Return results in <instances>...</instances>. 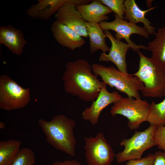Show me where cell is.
Masks as SVG:
<instances>
[{"instance_id":"cell-1","label":"cell","mask_w":165,"mask_h":165,"mask_svg":"<svg viewBox=\"0 0 165 165\" xmlns=\"http://www.w3.org/2000/svg\"><path fill=\"white\" fill-rule=\"evenodd\" d=\"M66 68L62 77L65 91L84 102L95 100L104 82L94 74L89 62L79 59L67 62Z\"/></svg>"},{"instance_id":"cell-2","label":"cell","mask_w":165,"mask_h":165,"mask_svg":"<svg viewBox=\"0 0 165 165\" xmlns=\"http://www.w3.org/2000/svg\"><path fill=\"white\" fill-rule=\"evenodd\" d=\"M38 123L48 143L57 150L75 156L76 143L74 130L76 124L74 120L59 114L50 121L40 119Z\"/></svg>"},{"instance_id":"cell-3","label":"cell","mask_w":165,"mask_h":165,"mask_svg":"<svg viewBox=\"0 0 165 165\" xmlns=\"http://www.w3.org/2000/svg\"><path fill=\"white\" fill-rule=\"evenodd\" d=\"M138 70L133 74L143 83L141 91L145 97L161 98L165 97V64L152 57H145L139 50Z\"/></svg>"},{"instance_id":"cell-4","label":"cell","mask_w":165,"mask_h":165,"mask_svg":"<svg viewBox=\"0 0 165 165\" xmlns=\"http://www.w3.org/2000/svg\"><path fill=\"white\" fill-rule=\"evenodd\" d=\"M91 66L94 74L100 76L102 81L111 87L125 93L128 97L141 98L139 91L144 84L138 77L121 72L113 66L107 67L94 64Z\"/></svg>"},{"instance_id":"cell-5","label":"cell","mask_w":165,"mask_h":165,"mask_svg":"<svg viewBox=\"0 0 165 165\" xmlns=\"http://www.w3.org/2000/svg\"><path fill=\"white\" fill-rule=\"evenodd\" d=\"M150 104L141 98L121 97L113 103L110 113L113 116L119 115L127 118V126L130 130L138 128L147 121Z\"/></svg>"},{"instance_id":"cell-6","label":"cell","mask_w":165,"mask_h":165,"mask_svg":"<svg viewBox=\"0 0 165 165\" xmlns=\"http://www.w3.org/2000/svg\"><path fill=\"white\" fill-rule=\"evenodd\" d=\"M156 127L150 125L143 131H136L130 138L123 139L120 145L124 147V150L115 154L117 162L141 158L146 150L156 145L153 139Z\"/></svg>"},{"instance_id":"cell-7","label":"cell","mask_w":165,"mask_h":165,"mask_svg":"<svg viewBox=\"0 0 165 165\" xmlns=\"http://www.w3.org/2000/svg\"><path fill=\"white\" fill-rule=\"evenodd\" d=\"M30 89L24 88L6 75L0 76V108L11 111L24 108L30 100Z\"/></svg>"},{"instance_id":"cell-8","label":"cell","mask_w":165,"mask_h":165,"mask_svg":"<svg viewBox=\"0 0 165 165\" xmlns=\"http://www.w3.org/2000/svg\"><path fill=\"white\" fill-rule=\"evenodd\" d=\"M84 140L88 165H111L115 154L103 133L99 132L95 137H85Z\"/></svg>"},{"instance_id":"cell-9","label":"cell","mask_w":165,"mask_h":165,"mask_svg":"<svg viewBox=\"0 0 165 165\" xmlns=\"http://www.w3.org/2000/svg\"><path fill=\"white\" fill-rule=\"evenodd\" d=\"M115 19L111 22L104 21L99 24L103 30H112L116 34L115 37L119 40L124 39L127 43L131 46L133 50L138 52L142 49L147 50V47L142 45H137L130 39V36L133 34H136L145 38H148L149 34L144 27L139 26L124 20L115 14Z\"/></svg>"},{"instance_id":"cell-10","label":"cell","mask_w":165,"mask_h":165,"mask_svg":"<svg viewBox=\"0 0 165 165\" xmlns=\"http://www.w3.org/2000/svg\"><path fill=\"white\" fill-rule=\"evenodd\" d=\"M92 0H69L55 14L56 20L70 28L80 36L87 38V22L82 18L75 6L79 5L87 4Z\"/></svg>"},{"instance_id":"cell-11","label":"cell","mask_w":165,"mask_h":165,"mask_svg":"<svg viewBox=\"0 0 165 165\" xmlns=\"http://www.w3.org/2000/svg\"><path fill=\"white\" fill-rule=\"evenodd\" d=\"M106 85L104 82L97 97L82 113V119L88 121L93 125L98 123L100 113L104 109L122 97L117 91L109 92L107 89Z\"/></svg>"},{"instance_id":"cell-12","label":"cell","mask_w":165,"mask_h":165,"mask_svg":"<svg viewBox=\"0 0 165 165\" xmlns=\"http://www.w3.org/2000/svg\"><path fill=\"white\" fill-rule=\"evenodd\" d=\"M104 32L106 37L110 40L111 46L108 54L102 53L101 54L99 61H111L116 65L119 70L128 73L126 56L128 49L131 48L130 46L127 43L116 38L109 30H105Z\"/></svg>"},{"instance_id":"cell-13","label":"cell","mask_w":165,"mask_h":165,"mask_svg":"<svg viewBox=\"0 0 165 165\" xmlns=\"http://www.w3.org/2000/svg\"><path fill=\"white\" fill-rule=\"evenodd\" d=\"M51 30L54 38L61 46L74 50L81 48L86 41L72 29L67 25L55 21Z\"/></svg>"},{"instance_id":"cell-14","label":"cell","mask_w":165,"mask_h":165,"mask_svg":"<svg viewBox=\"0 0 165 165\" xmlns=\"http://www.w3.org/2000/svg\"><path fill=\"white\" fill-rule=\"evenodd\" d=\"M27 43L22 31L11 24L0 27V44H3L14 54L21 55Z\"/></svg>"},{"instance_id":"cell-15","label":"cell","mask_w":165,"mask_h":165,"mask_svg":"<svg viewBox=\"0 0 165 165\" xmlns=\"http://www.w3.org/2000/svg\"><path fill=\"white\" fill-rule=\"evenodd\" d=\"M75 8L86 22L99 24L108 20L107 15L113 12L100 0H93L89 4L77 5Z\"/></svg>"},{"instance_id":"cell-16","label":"cell","mask_w":165,"mask_h":165,"mask_svg":"<svg viewBox=\"0 0 165 165\" xmlns=\"http://www.w3.org/2000/svg\"><path fill=\"white\" fill-rule=\"evenodd\" d=\"M69 0H38V2L31 6L27 10V15L31 18L47 20Z\"/></svg>"},{"instance_id":"cell-17","label":"cell","mask_w":165,"mask_h":165,"mask_svg":"<svg viewBox=\"0 0 165 165\" xmlns=\"http://www.w3.org/2000/svg\"><path fill=\"white\" fill-rule=\"evenodd\" d=\"M125 12L124 18L129 22L136 24L141 22L144 25V28L149 35L154 34L156 28L151 25V22L145 17L146 14L154 9L155 7L146 10L141 9L134 0L124 1Z\"/></svg>"},{"instance_id":"cell-18","label":"cell","mask_w":165,"mask_h":165,"mask_svg":"<svg viewBox=\"0 0 165 165\" xmlns=\"http://www.w3.org/2000/svg\"><path fill=\"white\" fill-rule=\"evenodd\" d=\"M88 37L89 38L90 49L91 53L101 50L103 53L109 52L110 49L105 42L106 37L104 31L99 24L88 22L86 24Z\"/></svg>"},{"instance_id":"cell-19","label":"cell","mask_w":165,"mask_h":165,"mask_svg":"<svg viewBox=\"0 0 165 165\" xmlns=\"http://www.w3.org/2000/svg\"><path fill=\"white\" fill-rule=\"evenodd\" d=\"M22 142L10 139L0 141V165H11L20 150Z\"/></svg>"},{"instance_id":"cell-20","label":"cell","mask_w":165,"mask_h":165,"mask_svg":"<svg viewBox=\"0 0 165 165\" xmlns=\"http://www.w3.org/2000/svg\"><path fill=\"white\" fill-rule=\"evenodd\" d=\"M154 35V39L148 42L147 50L152 52V58L165 64V28H158Z\"/></svg>"},{"instance_id":"cell-21","label":"cell","mask_w":165,"mask_h":165,"mask_svg":"<svg viewBox=\"0 0 165 165\" xmlns=\"http://www.w3.org/2000/svg\"><path fill=\"white\" fill-rule=\"evenodd\" d=\"M147 121L150 125L158 127L165 125V98L159 103L152 101L150 104Z\"/></svg>"},{"instance_id":"cell-22","label":"cell","mask_w":165,"mask_h":165,"mask_svg":"<svg viewBox=\"0 0 165 165\" xmlns=\"http://www.w3.org/2000/svg\"><path fill=\"white\" fill-rule=\"evenodd\" d=\"M35 157L31 149L24 147L20 149L11 165H34Z\"/></svg>"},{"instance_id":"cell-23","label":"cell","mask_w":165,"mask_h":165,"mask_svg":"<svg viewBox=\"0 0 165 165\" xmlns=\"http://www.w3.org/2000/svg\"><path fill=\"white\" fill-rule=\"evenodd\" d=\"M101 3L119 18L124 19L125 16V6L123 0H100Z\"/></svg>"},{"instance_id":"cell-24","label":"cell","mask_w":165,"mask_h":165,"mask_svg":"<svg viewBox=\"0 0 165 165\" xmlns=\"http://www.w3.org/2000/svg\"><path fill=\"white\" fill-rule=\"evenodd\" d=\"M153 139L158 148L165 152V125L156 127L153 134Z\"/></svg>"},{"instance_id":"cell-25","label":"cell","mask_w":165,"mask_h":165,"mask_svg":"<svg viewBox=\"0 0 165 165\" xmlns=\"http://www.w3.org/2000/svg\"><path fill=\"white\" fill-rule=\"evenodd\" d=\"M155 159L154 154L150 153L143 158L128 160L126 165H153Z\"/></svg>"},{"instance_id":"cell-26","label":"cell","mask_w":165,"mask_h":165,"mask_svg":"<svg viewBox=\"0 0 165 165\" xmlns=\"http://www.w3.org/2000/svg\"><path fill=\"white\" fill-rule=\"evenodd\" d=\"M155 159L153 165H165V152L157 151L154 154Z\"/></svg>"},{"instance_id":"cell-27","label":"cell","mask_w":165,"mask_h":165,"mask_svg":"<svg viewBox=\"0 0 165 165\" xmlns=\"http://www.w3.org/2000/svg\"><path fill=\"white\" fill-rule=\"evenodd\" d=\"M52 165H82L81 163L75 160H66L63 161L56 160Z\"/></svg>"},{"instance_id":"cell-28","label":"cell","mask_w":165,"mask_h":165,"mask_svg":"<svg viewBox=\"0 0 165 165\" xmlns=\"http://www.w3.org/2000/svg\"><path fill=\"white\" fill-rule=\"evenodd\" d=\"M5 124L3 122H0V128L1 129H4L5 127Z\"/></svg>"}]
</instances>
